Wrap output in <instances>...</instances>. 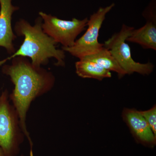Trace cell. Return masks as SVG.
I'll list each match as a JSON object with an SVG mask.
<instances>
[{
  "mask_svg": "<svg viewBox=\"0 0 156 156\" xmlns=\"http://www.w3.org/2000/svg\"><path fill=\"white\" fill-rule=\"evenodd\" d=\"M76 73L83 78H92L102 80L112 76L111 72L105 69L94 62L84 58H80L75 63Z\"/></svg>",
  "mask_w": 156,
  "mask_h": 156,
  "instance_id": "obj_10",
  "label": "cell"
},
{
  "mask_svg": "<svg viewBox=\"0 0 156 156\" xmlns=\"http://www.w3.org/2000/svg\"><path fill=\"white\" fill-rule=\"evenodd\" d=\"M42 19L41 17L35 20L34 25L31 26L27 20H20L16 22L14 30L18 36H24V41L18 50L11 56L0 61V66L8 60L17 56L29 57L34 66L41 67L47 65L49 58L56 60V66H65L64 51L56 48V43L52 38L43 31Z\"/></svg>",
  "mask_w": 156,
  "mask_h": 156,
  "instance_id": "obj_2",
  "label": "cell"
},
{
  "mask_svg": "<svg viewBox=\"0 0 156 156\" xmlns=\"http://www.w3.org/2000/svg\"><path fill=\"white\" fill-rule=\"evenodd\" d=\"M142 27L133 30L127 41L139 44L144 49L156 50V19H147Z\"/></svg>",
  "mask_w": 156,
  "mask_h": 156,
  "instance_id": "obj_9",
  "label": "cell"
},
{
  "mask_svg": "<svg viewBox=\"0 0 156 156\" xmlns=\"http://www.w3.org/2000/svg\"><path fill=\"white\" fill-rule=\"evenodd\" d=\"M122 117L136 142L148 147L155 146L156 136L139 111L125 108Z\"/></svg>",
  "mask_w": 156,
  "mask_h": 156,
  "instance_id": "obj_7",
  "label": "cell"
},
{
  "mask_svg": "<svg viewBox=\"0 0 156 156\" xmlns=\"http://www.w3.org/2000/svg\"><path fill=\"white\" fill-rule=\"evenodd\" d=\"M20 156H23V154H21V155H20Z\"/></svg>",
  "mask_w": 156,
  "mask_h": 156,
  "instance_id": "obj_14",
  "label": "cell"
},
{
  "mask_svg": "<svg viewBox=\"0 0 156 156\" xmlns=\"http://www.w3.org/2000/svg\"><path fill=\"white\" fill-rule=\"evenodd\" d=\"M12 0H0V47L5 48L9 54L15 53L13 41L17 38L12 27V16L19 8L12 5Z\"/></svg>",
  "mask_w": 156,
  "mask_h": 156,
  "instance_id": "obj_8",
  "label": "cell"
},
{
  "mask_svg": "<svg viewBox=\"0 0 156 156\" xmlns=\"http://www.w3.org/2000/svg\"><path fill=\"white\" fill-rule=\"evenodd\" d=\"M10 101L8 90L0 94V148L5 156H17L25 136L17 111Z\"/></svg>",
  "mask_w": 156,
  "mask_h": 156,
  "instance_id": "obj_3",
  "label": "cell"
},
{
  "mask_svg": "<svg viewBox=\"0 0 156 156\" xmlns=\"http://www.w3.org/2000/svg\"><path fill=\"white\" fill-rule=\"evenodd\" d=\"M82 58L94 62L109 71L117 73L119 78L123 77L126 74L124 70L118 64L110 50L104 47L97 53Z\"/></svg>",
  "mask_w": 156,
  "mask_h": 156,
  "instance_id": "obj_11",
  "label": "cell"
},
{
  "mask_svg": "<svg viewBox=\"0 0 156 156\" xmlns=\"http://www.w3.org/2000/svg\"><path fill=\"white\" fill-rule=\"evenodd\" d=\"M0 156H5L2 150L0 148Z\"/></svg>",
  "mask_w": 156,
  "mask_h": 156,
  "instance_id": "obj_13",
  "label": "cell"
},
{
  "mask_svg": "<svg viewBox=\"0 0 156 156\" xmlns=\"http://www.w3.org/2000/svg\"><path fill=\"white\" fill-rule=\"evenodd\" d=\"M0 91H1V89H0Z\"/></svg>",
  "mask_w": 156,
  "mask_h": 156,
  "instance_id": "obj_15",
  "label": "cell"
},
{
  "mask_svg": "<svg viewBox=\"0 0 156 156\" xmlns=\"http://www.w3.org/2000/svg\"><path fill=\"white\" fill-rule=\"evenodd\" d=\"M114 3L105 8H100L92 14L87 22L88 26L85 33L76 41L69 48H62V50L79 59L98 52L104 47V44L98 41L99 31L105 19L106 14L114 8Z\"/></svg>",
  "mask_w": 156,
  "mask_h": 156,
  "instance_id": "obj_5",
  "label": "cell"
},
{
  "mask_svg": "<svg viewBox=\"0 0 156 156\" xmlns=\"http://www.w3.org/2000/svg\"><path fill=\"white\" fill-rule=\"evenodd\" d=\"M10 65L3 66V73L9 76L14 86L9 99L17 111L20 127L30 147V156H34L33 143L26 124L27 112L32 101L50 92L55 84L53 74L41 67L34 66L27 58L17 56Z\"/></svg>",
  "mask_w": 156,
  "mask_h": 156,
  "instance_id": "obj_1",
  "label": "cell"
},
{
  "mask_svg": "<svg viewBox=\"0 0 156 156\" xmlns=\"http://www.w3.org/2000/svg\"><path fill=\"white\" fill-rule=\"evenodd\" d=\"M134 27L123 24L121 30L105 41L104 47L110 50L120 67L126 74L136 73L148 75L152 72L154 65L151 62L140 63L134 61L131 56V48L126 43Z\"/></svg>",
  "mask_w": 156,
  "mask_h": 156,
  "instance_id": "obj_4",
  "label": "cell"
},
{
  "mask_svg": "<svg viewBox=\"0 0 156 156\" xmlns=\"http://www.w3.org/2000/svg\"><path fill=\"white\" fill-rule=\"evenodd\" d=\"M147 122L154 134L156 136V107L144 111H140Z\"/></svg>",
  "mask_w": 156,
  "mask_h": 156,
  "instance_id": "obj_12",
  "label": "cell"
},
{
  "mask_svg": "<svg viewBox=\"0 0 156 156\" xmlns=\"http://www.w3.org/2000/svg\"><path fill=\"white\" fill-rule=\"evenodd\" d=\"M39 14L44 21L42 24L43 31L56 43L61 44L62 48L73 46L78 36L85 30L88 21V18L66 20L43 12Z\"/></svg>",
  "mask_w": 156,
  "mask_h": 156,
  "instance_id": "obj_6",
  "label": "cell"
}]
</instances>
